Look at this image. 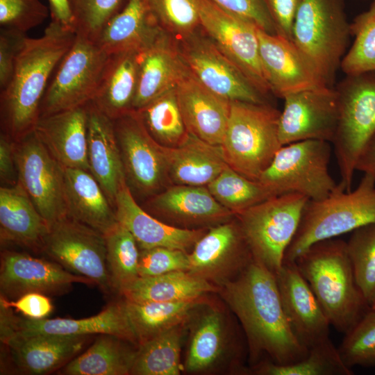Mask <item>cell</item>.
<instances>
[{
    "instance_id": "c3c4849f",
    "label": "cell",
    "mask_w": 375,
    "mask_h": 375,
    "mask_svg": "<svg viewBox=\"0 0 375 375\" xmlns=\"http://www.w3.org/2000/svg\"><path fill=\"white\" fill-rule=\"evenodd\" d=\"M50 14L40 0H0L1 28L26 33L41 24Z\"/></svg>"
},
{
    "instance_id": "d6a6232c",
    "label": "cell",
    "mask_w": 375,
    "mask_h": 375,
    "mask_svg": "<svg viewBox=\"0 0 375 375\" xmlns=\"http://www.w3.org/2000/svg\"><path fill=\"white\" fill-rule=\"evenodd\" d=\"M138 53L128 51L110 55L97 91L91 101L113 120L133 110L138 81Z\"/></svg>"
},
{
    "instance_id": "f5cc1de1",
    "label": "cell",
    "mask_w": 375,
    "mask_h": 375,
    "mask_svg": "<svg viewBox=\"0 0 375 375\" xmlns=\"http://www.w3.org/2000/svg\"><path fill=\"white\" fill-rule=\"evenodd\" d=\"M0 304L15 308L26 318L33 319H44L53 310L50 299L39 292L26 293L15 300L7 299L1 295Z\"/></svg>"
},
{
    "instance_id": "f546056e",
    "label": "cell",
    "mask_w": 375,
    "mask_h": 375,
    "mask_svg": "<svg viewBox=\"0 0 375 375\" xmlns=\"http://www.w3.org/2000/svg\"><path fill=\"white\" fill-rule=\"evenodd\" d=\"M67 217L106 235L118 221L99 183L90 171L64 168Z\"/></svg>"
},
{
    "instance_id": "6da1fadb",
    "label": "cell",
    "mask_w": 375,
    "mask_h": 375,
    "mask_svg": "<svg viewBox=\"0 0 375 375\" xmlns=\"http://www.w3.org/2000/svg\"><path fill=\"white\" fill-rule=\"evenodd\" d=\"M219 287L242 326L253 363L266 356L275 364L289 365L308 355L285 313L276 275L265 266L252 259L236 276Z\"/></svg>"
},
{
    "instance_id": "11a10c76",
    "label": "cell",
    "mask_w": 375,
    "mask_h": 375,
    "mask_svg": "<svg viewBox=\"0 0 375 375\" xmlns=\"http://www.w3.org/2000/svg\"><path fill=\"white\" fill-rule=\"evenodd\" d=\"M0 178L8 185L17 183V170L15 157V140L8 134L0 135Z\"/></svg>"
},
{
    "instance_id": "ab89813d",
    "label": "cell",
    "mask_w": 375,
    "mask_h": 375,
    "mask_svg": "<svg viewBox=\"0 0 375 375\" xmlns=\"http://www.w3.org/2000/svg\"><path fill=\"white\" fill-rule=\"evenodd\" d=\"M253 372L261 375H351L353 371L342 360L331 340L308 350L299 361L278 365L269 360L255 365Z\"/></svg>"
},
{
    "instance_id": "9c48e42d",
    "label": "cell",
    "mask_w": 375,
    "mask_h": 375,
    "mask_svg": "<svg viewBox=\"0 0 375 375\" xmlns=\"http://www.w3.org/2000/svg\"><path fill=\"white\" fill-rule=\"evenodd\" d=\"M330 143L309 140L282 146L258 181L276 195L297 193L314 201L326 197L338 186L329 173Z\"/></svg>"
},
{
    "instance_id": "d4e9b609",
    "label": "cell",
    "mask_w": 375,
    "mask_h": 375,
    "mask_svg": "<svg viewBox=\"0 0 375 375\" xmlns=\"http://www.w3.org/2000/svg\"><path fill=\"white\" fill-rule=\"evenodd\" d=\"M87 109L90 172L115 208L117 192L126 180L114 121L92 102Z\"/></svg>"
},
{
    "instance_id": "60d3db41",
    "label": "cell",
    "mask_w": 375,
    "mask_h": 375,
    "mask_svg": "<svg viewBox=\"0 0 375 375\" xmlns=\"http://www.w3.org/2000/svg\"><path fill=\"white\" fill-rule=\"evenodd\" d=\"M207 188L221 205L235 215L276 196L259 181L244 176L229 166Z\"/></svg>"
},
{
    "instance_id": "9a60e30c",
    "label": "cell",
    "mask_w": 375,
    "mask_h": 375,
    "mask_svg": "<svg viewBox=\"0 0 375 375\" xmlns=\"http://www.w3.org/2000/svg\"><path fill=\"white\" fill-rule=\"evenodd\" d=\"M178 43L190 72L212 92L230 101L268 103L267 96L212 42L201 28Z\"/></svg>"
},
{
    "instance_id": "74e56055",
    "label": "cell",
    "mask_w": 375,
    "mask_h": 375,
    "mask_svg": "<svg viewBox=\"0 0 375 375\" xmlns=\"http://www.w3.org/2000/svg\"><path fill=\"white\" fill-rule=\"evenodd\" d=\"M183 325L168 329L138 344L131 374L178 375Z\"/></svg>"
},
{
    "instance_id": "b9f144b4",
    "label": "cell",
    "mask_w": 375,
    "mask_h": 375,
    "mask_svg": "<svg viewBox=\"0 0 375 375\" xmlns=\"http://www.w3.org/2000/svg\"><path fill=\"white\" fill-rule=\"evenodd\" d=\"M104 235L112 288L122 294L139 278L138 244L131 233L119 222Z\"/></svg>"
},
{
    "instance_id": "83f0119b",
    "label": "cell",
    "mask_w": 375,
    "mask_h": 375,
    "mask_svg": "<svg viewBox=\"0 0 375 375\" xmlns=\"http://www.w3.org/2000/svg\"><path fill=\"white\" fill-rule=\"evenodd\" d=\"M88 338V335H17L5 344L21 372L38 375L62 365L82 349Z\"/></svg>"
},
{
    "instance_id": "681fc988",
    "label": "cell",
    "mask_w": 375,
    "mask_h": 375,
    "mask_svg": "<svg viewBox=\"0 0 375 375\" xmlns=\"http://www.w3.org/2000/svg\"><path fill=\"white\" fill-rule=\"evenodd\" d=\"M190 262L186 251L166 247L141 249L139 277L154 276L176 271H188Z\"/></svg>"
},
{
    "instance_id": "7bdbcfd3",
    "label": "cell",
    "mask_w": 375,
    "mask_h": 375,
    "mask_svg": "<svg viewBox=\"0 0 375 375\" xmlns=\"http://www.w3.org/2000/svg\"><path fill=\"white\" fill-rule=\"evenodd\" d=\"M353 42L344 56L340 69L346 75L375 72V0L350 24Z\"/></svg>"
},
{
    "instance_id": "ba28073f",
    "label": "cell",
    "mask_w": 375,
    "mask_h": 375,
    "mask_svg": "<svg viewBox=\"0 0 375 375\" xmlns=\"http://www.w3.org/2000/svg\"><path fill=\"white\" fill-rule=\"evenodd\" d=\"M335 89L339 119L332 143L340 183L349 191L358 158L375 133V72L347 75Z\"/></svg>"
},
{
    "instance_id": "836d02e7",
    "label": "cell",
    "mask_w": 375,
    "mask_h": 375,
    "mask_svg": "<svg viewBox=\"0 0 375 375\" xmlns=\"http://www.w3.org/2000/svg\"><path fill=\"white\" fill-rule=\"evenodd\" d=\"M219 287L188 271H176L139 277L122 294L135 302H178L201 299L205 294L219 292Z\"/></svg>"
},
{
    "instance_id": "1f68e13d",
    "label": "cell",
    "mask_w": 375,
    "mask_h": 375,
    "mask_svg": "<svg viewBox=\"0 0 375 375\" xmlns=\"http://www.w3.org/2000/svg\"><path fill=\"white\" fill-rule=\"evenodd\" d=\"M49 224L19 183L0 188V236L10 242L42 249Z\"/></svg>"
},
{
    "instance_id": "44dd1931",
    "label": "cell",
    "mask_w": 375,
    "mask_h": 375,
    "mask_svg": "<svg viewBox=\"0 0 375 375\" xmlns=\"http://www.w3.org/2000/svg\"><path fill=\"white\" fill-rule=\"evenodd\" d=\"M187 131L214 145H222L231 101L204 86L189 70L176 87Z\"/></svg>"
},
{
    "instance_id": "4fadbf2b",
    "label": "cell",
    "mask_w": 375,
    "mask_h": 375,
    "mask_svg": "<svg viewBox=\"0 0 375 375\" xmlns=\"http://www.w3.org/2000/svg\"><path fill=\"white\" fill-rule=\"evenodd\" d=\"M42 249L65 269L90 280L104 292L112 288L106 238L101 232L65 217L49 226Z\"/></svg>"
},
{
    "instance_id": "4dcf8cb0",
    "label": "cell",
    "mask_w": 375,
    "mask_h": 375,
    "mask_svg": "<svg viewBox=\"0 0 375 375\" xmlns=\"http://www.w3.org/2000/svg\"><path fill=\"white\" fill-rule=\"evenodd\" d=\"M162 31L146 0H126L104 26L96 42L108 55L140 51Z\"/></svg>"
},
{
    "instance_id": "9f6ffc18",
    "label": "cell",
    "mask_w": 375,
    "mask_h": 375,
    "mask_svg": "<svg viewBox=\"0 0 375 375\" xmlns=\"http://www.w3.org/2000/svg\"><path fill=\"white\" fill-rule=\"evenodd\" d=\"M51 22L76 33V24L69 0H48Z\"/></svg>"
},
{
    "instance_id": "7dc6e473",
    "label": "cell",
    "mask_w": 375,
    "mask_h": 375,
    "mask_svg": "<svg viewBox=\"0 0 375 375\" xmlns=\"http://www.w3.org/2000/svg\"><path fill=\"white\" fill-rule=\"evenodd\" d=\"M76 34L97 40L106 24L123 8L126 0H69Z\"/></svg>"
},
{
    "instance_id": "8fae6325",
    "label": "cell",
    "mask_w": 375,
    "mask_h": 375,
    "mask_svg": "<svg viewBox=\"0 0 375 375\" xmlns=\"http://www.w3.org/2000/svg\"><path fill=\"white\" fill-rule=\"evenodd\" d=\"M126 183L131 192L151 197L169 181L167 147L149 134L133 110L113 120Z\"/></svg>"
},
{
    "instance_id": "52a82bcc",
    "label": "cell",
    "mask_w": 375,
    "mask_h": 375,
    "mask_svg": "<svg viewBox=\"0 0 375 375\" xmlns=\"http://www.w3.org/2000/svg\"><path fill=\"white\" fill-rule=\"evenodd\" d=\"M308 200L300 194H283L235 215L253 259L275 274L282 267Z\"/></svg>"
},
{
    "instance_id": "7c38bea8",
    "label": "cell",
    "mask_w": 375,
    "mask_h": 375,
    "mask_svg": "<svg viewBox=\"0 0 375 375\" xmlns=\"http://www.w3.org/2000/svg\"><path fill=\"white\" fill-rule=\"evenodd\" d=\"M17 183L49 224L67 217L64 167L32 131L15 140Z\"/></svg>"
},
{
    "instance_id": "484cf974",
    "label": "cell",
    "mask_w": 375,
    "mask_h": 375,
    "mask_svg": "<svg viewBox=\"0 0 375 375\" xmlns=\"http://www.w3.org/2000/svg\"><path fill=\"white\" fill-rule=\"evenodd\" d=\"M147 204L160 215L189 225L219 224L235 217L207 186L174 184L151 197Z\"/></svg>"
},
{
    "instance_id": "3957f363",
    "label": "cell",
    "mask_w": 375,
    "mask_h": 375,
    "mask_svg": "<svg viewBox=\"0 0 375 375\" xmlns=\"http://www.w3.org/2000/svg\"><path fill=\"white\" fill-rule=\"evenodd\" d=\"M294 262L337 331L345 333L370 308L357 285L345 241L317 242Z\"/></svg>"
},
{
    "instance_id": "cb8c5ba5",
    "label": "cell",
    "mask_w": 375,
    "mask_h": 375,
    "mask_svg": "<svg viewBox=\"0 0 375 375\" xmlns=\"http://www.w3.org/2000/svg\"><path fill=\"white\" fill-rule=\"evenodd\" d=\"M34 132L64 168L90 171L87 104L41 117Z\"/></svg>"
},
{
    "instance_id": "603a6c76",
    "label": "cell",
    "mask_w": 375,
    "mask_h": 375,
    "mask_svg": "<svg viewBox=\"0 0 375 375\" xmlns=\"http://www.w3.org/2000/svg\"><path fill=\"white\" fill-rule=\"evenodd\" d=\"M115 210L118 222L131 233L141 249L166 247L187 252L206 233L203 228H179L154 218L138 205L126 181L117 192Z\"/></svg>"
},
{
    "instance_id": "277c9868",
    "label": "cell",
    "mask_w": 375,
    "mask_h": 375,
    "mask_svg": "<svg viewBox=\"0 0 375 375\" xmlns=\"http://www.w3.org/2000/svg\"><path fill=\"white\" fill-rule=\"evenodd\" d=\"M375 223V180L364 174L355 190L340 182L326 197L308 200L283 262H293L313 244Z\"/></svg>"
},
{
    "instance_id": "db71d44e",
    "label": "cell",
    "mask_w": 375,
    "mask_h": 375,
    "mask_svg": "<svg viewBox=\"0 0 375 375\" xmlns=\"http://www.w3.org/2000/svg\"><path fill=\"white\" fill-rule=\"evenodd\" d=\"M303 0H265L278 35L292 41L295 17Z\"/></svg>"
},
{
    "instance_id": "f35d334b",
    "label": "cell",
    "mask_w": 375,
    "mask_h": 375,
    "mask_svg": "<svg viewBox=\"0 0 375 375\" xmlns=\"http://www.w3.org/2000/svg\"><path fill=\"white\" fill-rule=\"evenodd\" d=\"M135 111L149 134L164 147L178 146L188 133L176 88L164 92Z\"/></svg>"
},
{
    "instance_id": "d590c367",
    "label": "cell",
    "mask_w": 375,
    "mask_h": 375,
    "mask_svg": "<svg viewBox=\"0 0 375 375\" xmlns=\"http://www.w3.org/2000/svg\"><path fill=\"white\" fill-rule=\"evenodd\" d=\"M201 300L178 302L125 300L123 303L137 344H140L168 329L183 324Z\"/></svg>"
},
{
    "instance_id": "f907efd6",
    "label": "cell",
    "mask_w": 375,
    "mask_h": 375,
    "mask_svg": "<svg viewBox=\"0 0 375 375\" xmlns=\"http://www.w3.org/2000/svg\"><path fill=\"white\" fill-rule=\"evenodd\" d=\"M219 6L240 16L263 31L278 35L265 0H212Z\"/></svg>"
},
{
    "instance_id": "bcb514c9",
    "label": "cell",
    "mask_w": 375,
    "mask_h": 375,
    "mask_svg": "<svg viewBox=\"0 0 375 375\" xmlns=\"http://www.w3.org/2000/svg\"><path fill=\"white\" fill-rule=\"evenodd\" d=\"M338 350L342 360L350 369L356 365L375 366V309L369 308L344 333Z\"/></svg>"
},
{
    "instance_id": "8d00e7d4",
    "label": "cell",
    "mask_w": 375,
    "mask_h": 375,
    "mask_svg": "<svg viewBox=\"0 0 375 375\" xmlns=\"http://www.w3.org/2000/svg\"><path fill=\"white\" fill-rule=\"evenodd\" d=\"M184 363L189 372H201L213 367L226 348L224 318L217 308H209L199 315L192 327Z\"/></svg>"
},
{
    "instance_id": "d6986e66",
    "label": "cell",
    "mask_w": 375,
    "mask_h": 375,
    "mask_svg": "<svg viewBox=\"0 0 375 375\" xmlns=\"http://www.w3.org/2000/svg\"><path fill=\"white\" fill-rule=\"evenodd\" d=\"M275 275L285 313L299 342L309 350L329 340V320L295 262H283Z\"/></svg>"
},
{
    "instance_id": "ee69618b",
    "label": "cell",
    "mask_w": 375,
    "mask_h": 375,
    "mask_svg": "<svg viewBox=\"0 0 375 375\" xmlns=\"http://www.w3.org/2000/svg\"><path fill=\"white\" fill-rule=\"evenodd\" d=\"M346 244L357 285L371 308L375 302V223L353 231Z\"/></svg>"
},
{
    "instance_id": "e0dca14e",
    "label": "cell",
    "mask_w": 375,
    "mask_h": 375,
    "mask_svg": "<svg viewBox=\"0 0 375 375\" xmlns=\"http://www.w3.org/2000/svg\"><path fill=\"white\" fill-rule=\"evenodd\" d=\"M188 257V272L217 286L236 276L253 259L237 218L205 233Z\"/></svg>"
},
{
    "instance_id": "ffe728a7",
    "label": "cell",
    "mask_w": 375,
    "mask_h": 375,
    "mask_svg": "<svg viewBox=\"0 0 375 375\" xmlns=\"http://www.w3.org/2000/svg\"><path fill=\"white\" fill-rule=\"evenodd\" d=\"M76 283H93L56 262L16 251H5L1 253V295L7 299L15 300L29 292L57 294Z\"/></svg>"
},
{
    "instance_id": "5b68a950",
    "label": "cell",
    "mask_w": 375,
    "mask_h": 375,
    "mask_svg": "<svg viewBox=\"0 0 375 375\" xmlns=\"http://www.w3.org/2000/svg\"><path fill=\"white\" fill-rule=\"evenodd\" d=\"M280 115L269 103L231 101L221 145L228 165L258 181L282 147L278 135Z\"/></svg>"
},
{
    "instance_id": "e575fe53",
    "label": "cell",
    "mask_w": 375,
    "mask_h": 375,
    "mask_svg": "<svg viewBox=\"0 0 375 375\" xmlns=\"http://www.w3.org/2000/svg\"><path fill=\"white\" fill-rule=\"evenodd\" d=\"M126 340L110 334H101L81 355L69 361L62 374L68 375L131 374L136 351ZM129 342V341H128Z\"/></svg>"
},
{
    "instance_id": "8992f818",
    "label": "cell",
    "mask_w": 375,
    "mask_h": 375,
    "mask_svg": "<svg viewBox=\"0 0 375 375\" xmlns=\"http://www.w3.org/2000/svg\"><path fill=\"white\" fill-rule=\"evenodd\" d=\"M344 0H303L292 42L327 86L333 87L351 36Z\"/></svg>"
},
{
    "instance_id": "6f0895ef",
    "label": "cell",
    "mask_w": 375,
    "mask_h": 375,
    "mask_svg": "<svg viewBox=\"0 0 375 375\" xmlns=\"http://www.w3.org/2000/svg\"><path fill=\"white\" fill-rule=\"evenodd\" d=\"M356 171L368 174L375 180V133L363 147L356 162Z\"/></svg>"
},
{
    "instance_id": "7a4b0ae2",
    "label": "cell",
    "mask_w": 375,
    "mask_h": 375,
    "mask_svg": "<svg viewBox=\"0 0 375 375\" xmlns=\"http://www.w3.org/2000/svg\"><path fill=\"white\" fill-rule=\"evenodd\" d=\"M75 38L51 21L42 36H27L11 78L1 90V132L16 141L34 131L49 81Z\"/></svg>"
},
{
    "instance_id": "5bb4252c",
    "label": "cell",
    "mask_w": 375,
    "mask_h": 375,
    "mask_svg": "<svg viewBox=\"0 0 375 375\" xmlns=\"http://www.w3.org/2000/svg\"><path fill=\"white\" fill-rule=\"evenodd\" d=\"M201 28L265 95L271 93L262 67L257 26L212 0H194Z\"/></svg>"
},
{
    "instance_id": "30bf717a",
    "label": "cell",
    "mask_w": 375,
    "mask_h": 375,
    "mask_svg": "<svg viewBox=\"0 0 375 375\" xmlns=\"http://www.w3.org/2000/svg\"><path fill=\"white\" fill-rule=\"evenodd\" d=\"M109 57L96 41L76 34L49 81L41 103L40 117L91 102Z\"/></svg>"
},
{
    "instance_id": "7402d4cb",
    "label": "cell",
    "mask_w": 375,
    "mask_h": 375,
    "mask_svg": "<svg viewBox=\"0 0 375 375\" xmlns=\"http://www.w3.org/2000/svg\"><path fill=\"white\" fill-rule=\"evenodd\" d=\"M138 60V81L133 103L135 110L175 88L189 72L178 43L164 31L139 51Z\"/></svg>"
},
{
    "instance_id": "f6af8a7d",
    "label": "cell",
    "mask_w": 375,
    "mask_h": 375,
    "mask_svg": "<svg viewBox=\"0 0 375 375\" xmlns=\"http://www.w3.org/2000/svg\"><path fill=\"white\" fill-rule=\"evenodd\" d=\"M161 29L180 42L201 30L194 0H146Z\"/></svg>"
},
{
    "instance_id": "ac0fdd59",
    "label": "cell",
    "mask_w": 375,
    "mask_h": 375,
    "mask_svg": "<svg viewBox=\"0 0 375 375\" xmlns=\"http://www.w3.org/2000/svg\"><path fill=\"white\" fill-rule=\"evenodd\" d=\"M256 32L260 62L271 93L283 98L298 91L327 86L292 41L259 28Z\"/></svg>"
},
{
    "instance_id": "4316f807",
    "label": "cell",
    "mask_w": 375,
    "mask_h": 375,
    "mask_svg": "<svg viewBox=\"0 0 375 375\" xmlns=\"http://www.w3.org/2000/svg\"><path fill=\"white\" fill-rule=\"evenodd\" d=\"M37 334L60 335L110 334L137 343L123 303L111 304L94 316L79 319L66 318L33 319L17 317L15 333L13 337Z\"/></svg>"
},
{
    "instance_id": "f1b7e54d",
    "label": "cell",
    "mask_w": 375,
    "mask_h": 375,
    "mask_svg": "<svg viewBox=\"0 0 375 375\" xmlns=\"http://www.w3.org/2000/svg\"><path fill=\"white\" fill-rule=\"evenodd\" d=\"M169 181L177 185L208 186L228 166L221 145L188 132L175 147H167Z\"/></svg>"
},
{
    "instance_id": "2e32d148",
    "label": "cell",
    "mask_w": 375,
    "mask_h": 375,
    "mask_svg": "<svg viewBox=\"0 0 375 375\" xmlns=\"http://www.w3.org/2000/svg\"><path fill=\"white\" fill-rule=\"evenodd\" d=\"M278 125L282 146L317 140L333 142L339 119V99L334 87L322 86L285 95Z\"/></svg>"
},
{
    "instance_id": "680465c9",
    "label": "cell",
    "mask_w": 375,
    "mask_h": 375,
    "mask_svg": "<svg viewBox=\"0 0 375 375\" xmlns=\"http://www.w3.org/2000/svg\"><path fill=\"white\" fill-rule=\"evenodd\" d=\"M371 308L375 309V302L373 303V305L371 306Z\"/></svg>"
},
{
    "instance_id": "816d5d0a",
    "label": "cell",
    "mask_w": 375,
    "mask_h": 375,
    "mask_svg": "<svg viewBox=\"0 0 375 375\" xmlns=\"http://www.w3.org/2000/svg\"><path fill=\"white\" fill-rule=\"evenodd\" d=\"M26 33L1 28L0 89L4 88L12 75L17 58L24 45Z\"/></svg>"
}]
</instances>
